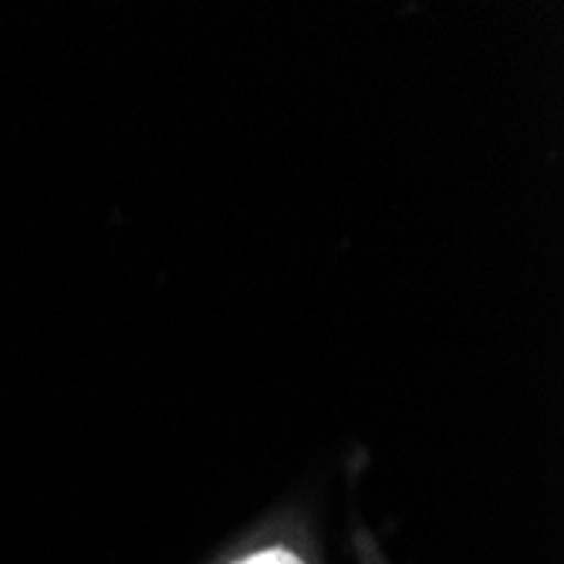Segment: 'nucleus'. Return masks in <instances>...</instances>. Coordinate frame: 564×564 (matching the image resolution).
Listing matches in <instances>:
<instances>
[{
  "mask_svg": "<svg viewBox=\"0 0 564 564\" xmlns=\"http://www.w3.org/2000/svg\"><path fill=\"white\" fill-rule=\"evenodd\" d=\"M237 564H304V561L288 547H268V551H258V554H250Z\"/></svg>",
  "mask_w": 564,
  "mask_h": 564,
  "instance_id": "f257e3e1",
  "label": "nucleus"
}]
</instances>
